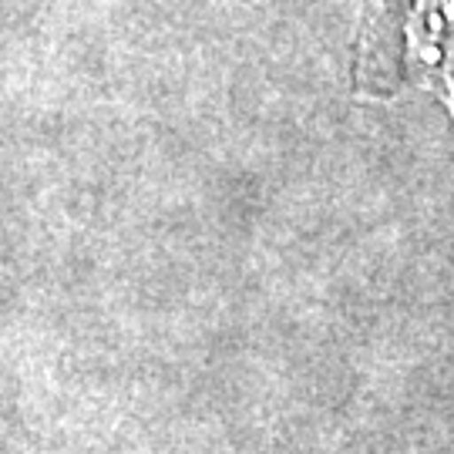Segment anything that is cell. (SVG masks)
<instances>
[{"label": "cell", "mask_w": 454, "mask_h": 454, "mask_svg": "<svg viewBox=\"0 0 454 454\" xmlns=\"http://www.w3.org/2000/svg\"><path fill=\"white\" fill-rule=\"evenodd\" d=\"M357 84L427 88L454 118V0H371L357 48Z\"/></svg>", "instance_id": "obj_1"}]
</instances>
